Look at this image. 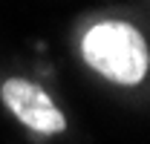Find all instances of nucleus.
<instances>
[{
	"instance_id": "1",
	"label": "nucleus",
	"mask_w": 150,
	"mask_h": 144,
	"mask_svg": "<svg viewBox=\"0 0 150 144\" xmlns=\"http://www.w3.org/2000/svg\"><path fill=\"white\" fill-rule=\"evenodd\" d=\"M81 58L118 87H136L147 78L150 49L144 35L127 20H98L81 37Z\"/></svg>"
},
{
	"instance_id": "2",
	"label": "nucleus",
	"mask_w": 150,
	"mask_h": 144,
	"mask_svg": "<svg viewBox=\"0 0 150 144\" xmlns=\"http://www.w3.org/2000/svg\"><path fill=\"white\" fill-rule=\"evenodd\" d=\"M0 101L23 127L40 136H58L67 130V115L55 107L49 92L26 78H6L0 84Z\"/></svg>"
}]
</instances>
